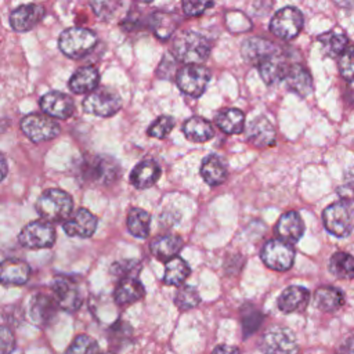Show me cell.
I'll list each match as a JSON object with an SVG mask.
<instances>
[{
  "label": "cell",
  "instance_id": "4316f807",
  "mask_svg": "<svg viewBox=\"0 0 354 354\" xmlns=\"http://www.w3.org/2000/svg\"><path fill=\"white\" fill-rule=\"evenodd\" d=\"M289 90L295 91L300 97H306L313 91V79L307 68L301 65H292L288 68L283 77Z\"/></svg>",
  "mask_w": 354,
  "mask_h": 354
},
{
  "label": "cell",
  "instance_id": "603a6c76",
  "mask_svg": "<svg viewBox=\"0 0 354 354\" xmlns=\"http://www.w3.org/2000/svg\"><path fill=\"white\" fill-rule=\"evenodd\" d=\"M145 293V289L142 283L136 278V275L122 277L118 286L115 288L113 299L120 306L131 304L137 300H140Z\"/></svg>",
  "mask_w": 354,
  "mask_h": 354
},
{
  "label": "cell",
  "instance_id": "5b68a950",
  "mask_svg": "<svg viewBox=\"0 0 354 354\" xmlns=\"http://www.w3.org/2000/svg\"><path fill=\"white\" fill-rule=\"evenodd\" d=\"M95 43L97 36L91 30L79 26L64 30L58 40L59 50L73 59L87 55L95 47Z\"/></svg>",
  "mask_w": 354,
  "mask_h": 354
},
{
  "label": "cell",
  "instance_id": "7dc6e473",
  "mask_svg": "<svg viewBox=\"0 0 354 354\" xmlns=\"http://www.w3.org/2000/svg\"><path fill=\"white\" fill-rule=\"evenodd\" d=\"M212 354H239V350L235 346L228 344H220L217 346Z\"/></svg>",
  "mask_w": 354,
  "mask_h": 354
},
{
  "label": "cell",
  "instance_id": "2e32d148",
  "mask_svg": "<svg viewBox=\"0 0 354 354\" xmlns=\"http://www.w3.org/2000/svg\"><path fill=\"white\" fill-rule=\"evenodd\" d=\"M97 217L87 209H77L72 217H68L64 223V231L69 236L88 238L97 228Z\"/></svg>",
  "mask_w": 354,
  "mask_h": 354
},
{
  "label": "cell",
  "instance_id": "52a82bcc",
  "mask_svg": "<svg viewBox=\"0 0 354 354\" xmlns=\"http://www.w3.org/2000/svg\"><path fill=\"white\" fill-rule=\"evenodd\" d=\"M122 106L120 95L112 88H95L83 101V109L94 116L108 118L115 115Z\"/></svg>",
  "mask_w": 354,
  "mask_h": 354
},
{
  "label": "cell",
  "instance_id": "f907efd6",
  "mask_svg": "<svg viewBox=\"0 0 354 354\" xmlns=\"http://www.w3.org/2000/svg\"><path fill=\"white\" fill-rule=\"evenodd\" d=\"M140 1H142V3H151V1H153V0H140Z\"/></svg>",
  "mask_w": 354,
  "mask_h": 354
},
{
  "label": "cell",
  "instance_id": "d6986e66",
  "mask_svg": "<svg viewBox=\"0 0 354 354\" xmlns=\"http://www.w3.org/2000/svg\"><path fill=\"white\" fill-rule=\"evenodd\" d=\"M310 300V292L304 286L292 285L282 290V293L278 296V308L282 313H297L306 308Z\"/></svg>",
  "mask_w": 354,
  "mask_h": 354
},
{
  "label": "cell",
  "instance_id": "30bf717a",
  "mask_svg": "<svg viewBox=\"0 0 354 354\" xmlns=\"http://www.w3.org/2000/svg\"><path fill=\"white\" fill-rule=\"evenodd\" d=\"M21 129L24 134L33 142H41L55 138L61 127L59 124L48 115L30 113L21 120Z\"/></svg>",
  "mask_w": 354,
  "mask_h": 354
},
{
  "label": "cell",
  "instance_id": "83f0119b",
  "mask_svg": "<svg viewBox=\"0 0 354 354\" xmlns=\"http://www.w3.org/2000/svg\"><path fill=\"white\" fill-rule=\"evenodd\" d=\"M318 41L321 43L322 53L330 58H339L340 54L350 46L346 33L337 28L319 35Z\"/></svg>",
  "mask_w": 354,
  "mask_h": 354
},
{
  "label": "cell",
  "instance_id": "4dcf8cb0",
  "mask_svg": "<svg viewBox=\"0 0 354 354\" xmlns=\"http://www.w3.org/2000/svg\"><path fill=\"white\" fill-rule=\"evenodd\" d=\"M344 304V295L340 289L333 286H321L315 290L314 306L324 311L330 313L340 308Z\"/></svg>",
  "mask_w": 354,
  "mask_h": 354
},
{
  "label": "cell",
  "instance_id": "681fc988",
  "mask_svg": "<svg viewBox=\"0 0 354 354\" xmlns=\"http://www.w3.org/2000/svg\"><path fill=\"white\" fill-rule=\"evenodd\" d=\"M7 170H8V167H7V162H6V158L0 153V181L6 177V174H7Z\"/></svg>",
  "mask_w": 354,
  "mask_h": 354
},
{
  "label": "cell",
  "instance_id": "bcb514c9",
  "mask_svg": "<svg viewBox=\"0 0 354 354\" xmlns=\"http://www.w3.org/2000/svg\"><path fill=\"white\" fill-rule=\"evenodd\" d=\"M337 192L340 194L342 199L354 201V170L346 174L344 181H343V184L339 187Z\"/></svg>",
  "mask_w": 354,
  "mask_h": 354
},
{
  "label": "cell",
  "instance_id": "8fae6325",
  "mask_svg": "<svg viewBox=\"0 0 354 354\" xmlns=\"http://www.w3.org/2000/svg\"><path fill=\"white\" fill-rule=\"evenodd\" d=\"M19 242L29 249L50 248L55 242V230L51 223L44 218L30 221L19 232Z\"/></svg>",
  "mask_w": 354,
  "mask_h": 354
},
{
  "label": "cell",
  "instance_id": "60d3db41",
  "mask_svg": "<svg viewBox=\"0 0 354 354\" xmlns=\"http://www.w3.org/2000/svg\"><path fill=\"white\" fill-rule=\"evenodd\" d=\"M339 71L346 80H354V46H348L340 54Z\"/></svg>",
  "mask_w": 354,
  "mask_h": 354
},
{
  "label": "cell",
  "instance_id": "484cf974",
  "mask_svg": "<svg viewBox=\"0 0 354 354\" xmlns=\"http://www.w3.org/2000/svg\"><path fill=\"white\" fill-rule=\"evenodd\" d=\"M181 248H183V238L176 234L158 235L151 242L152 254L162 261H167L174 256H177Z\"/></svg>",
  "mask_w": 354,
  "mask_h": 354
},
{
  "label": "cell",
  "instance_id": "74e56055",
  "mask_svg": "<svg viewBox=\"0 0 354 354\" xmlns=\"http://www.w3.org/2000/svg\"><path fill=\"white\" fill-rule=\"evenodd\" d=\"M199 301H201V296H199L198 290L189 285L181 286L176 292V296H174V303L181 311H187V310L196 307L199 304Z\"/></svg>",
  "mask_w": 354,
  "mask_h": 354
},
{
  "label": "cell",
  "instance_id": "6da1fadb",
  "mask_svg": "<svg viewBox=\"0 0 354 354\" xmlns=\"http://www.w3.org/2000/svg\"><path fill=\"white\" fill-rule=\"evenodd\" d=\"M171 53L185 65H201L210 54V41L198 32L185 30L174 37Z\"/></svg>",
  "mask_w": 354,
  "mask_h": 354
},
{
  "label": "cell",
  "instance_id": "d4e9b609",
  "mask_svg": "<svg viewBox=\"0 0 354 354\" xmlns=\"http://www.w3.org/2000/svg\"><path fill=\"white\" fill-rule=\"evenodd\" d=\"M248 140L256 147H270L275 141V130L264 116H257L248 126Z\"/></svg>",
  "mask_w": 354,
  "mask_h": 354
},
{
  "label": "cell",
  "instance_id": "f6af8a7d",
  "mask_svg": "<svg viewBox=\"0 0 354 354\" xmlns=\"http://www.w3.org/2000/svg\"><path fill=\"white\" fill-rule=\"evenodd\" d=\"M140 270V264L134 260H124L120 263H116L112 267V272L122 275V277H129V275H136L137 271Z\"/></svg>",
  "mask_w": 354,
  "mask_h": 354
},
{
  "label": "cell",
  "instance_id": "d590c367",
  "mask_svg": "<svg viewBox=\"0 0 354 354\" xmlns=\"http://www.w3.org/2000/svg\"><path fill=\"white\" fill-rule=\"evenodd\" d=\"M149 225H151V216L148 212L140 207L130 209L127 214V230L136 238L144 239L149 235Z\"/></svg>",
  "mask_w": 354,
  "mask_h": 354
},
{
  "label": "cell",
  "instance_id": "ac0fdd59",
  "mask_svg": "<svg viewBox=\"0 0 354 354\" xmlns=\"http://www.w3.org/2000/svg\"><path fill=\"white\" fill-rule=\"evenodd\" d=\"M241 51H242V57L246 62L257 66L266 57L275 53L277 48H275L274 43H271L270 40H267L264 37L250 36L243 40Z\"/></svg>",
  "mask_w": 354,
  "mask_h": 354
},
{
  "label": "cell",
  "instance_id": "ab89813d",
  "mask_svg": "<svg viewBox=\"0 0 354 354\" xmlns=\"http://www.w3.org/2000/svg\"><path fill=\"white\" fill-rule=\"evenodd\" d=\"M174 119L171 116L163 115L159 116L149 127H148V136L153 138H165L173 129Z\"/></svg>",
  "mask_w": 354,
  "mask_h": 354
},
{
  "label": "cell",
  "instance_id": "7bdbcfd3",
  "mask_svg": "<svg viewBox=\"0 0 354 354\" xmlns=\"http://www.w3.org/2000/svg\"><path fill=\"white\" fill-rule=\"evenodd\" d=\"M177 59L174 58V55H169L166 54L163 57V59L160 61L159 66H158V71H156V75L160 77V79H170L173 76V73L176 72V64Z\"/></svg>",
  "mask_w": 354,
  "mask_h": 354
},
{
  "label": "cell",
  "instance_id": "4fadbf2b",
  "mask_svg": "<svg viewBox=\"0 0 354 354\" xmlns=\"http://www.w3.org/2000/svg\"><path fill=\"white\" fill-rule=\"evenodd\" d=\"M51 289L58 307L66 311H76L80 307L83 301V293L77 281L71 279L69 277H58L54 279Z\"/></svg>",
  "mask_w": 354,
  "mask_h": 354
},
{
  "label": "cell",
  "instance_id": "f1b7e54d",
  "mask_svg": "<svg viewBox=\"0 0 354 354\" xmlns=\"http://www.w3.org/2000/svg\"><path fill=\"white\" fill-rule=\"evenodd\" d=\"M98 82L100 75L94 66H82L72 75L69 80V88L76 94L91 93L98 86Z\"/></svg>",
  "mask_w": 354,
  "mask_h": 354
},
{
  "label": "cell",
  "instance_id": "1f68e13d",
  "mask_svg": "<svg viewBox=\"0 0 354 354\" xmlns=\"http://www.w3.org/2000/svg\"><path fill=\"white\" fill-rule=\"evenodd\" d=\"M216 124L227 134H239L245 127V115L241 109L225 108L216 115Z\"/></svg>",
  "mask_w": 354,
  "mask_h": 354
},
{
  "label": "cell",
  "instance_id": "f546056e",
  "mask_svg": "<svg viewBox=\"0 0 354 354\" xmlns=\"http://www.w3.org/2000/svg\"><path fill=\"white\" fill-rule=\"evenodd\" d=\"M183 133L189 141L194 142H205L214 136L212 123L201 116H192L187 119L183 126Z\"/></svg>",
  "mask_w": 354,
  "mask_h": 354
},
{
  "label": "cell",
  "instance_id": "5bb4252c",
  "mask_svg": "<svg viewBox=\"0 0 354 354\" xmlns=\"http://www.w3.org/2000/svg\"><path fill=\"white\" fill-rule=\"evenodd\" d=\"M57 308L58 304L55 303L54 297L39 293L35 295L28 304V317L35 325L44 328L54 321L57 315Z\"/></svg>",
  "mask_w": 354,
  "mask_h": 354
},
{
  "label": "cell",
  "instance_id": "9c48e42d",
  "mask_svg": "<svg viewBox=\"0 0 354 354\" xmlns=\"http://www.w3.org/2000/svg\"><path fill=\"white\" fill-rule=\"evenodd\" d=\"M210 80V72L201 65H185L176 73L178 88L189 97H201Z\"/></svg>",
  "mask_w": 354,
  "mask_h": 354
},
{
  "label": "cell",
  "instance_id": "3957f363",
  "mask_svg": "<svg viewBox=\"0 0 354 354\" xmlns=\"http://www.w3.org/2000/svg\"><path fill=\"white\" fill-rule=\"evenodd\" d=\"M73 209L71 195L58 188L46 189L36 202V210L47 221L66 220Z\"/></svg>",
  "mask_w": 354,
  "mask_h": 354
},
{
  "label": "cell",
  "instance_id": "c3c4849f",
  "mask_svg": "<svg viewBox=\"0 0 354 354\" xmlns=\"http://www.w3.org/2000/svg\"><path fill=\"white\" fill-rule=\"evenodd\" d=\"M342 354H354V337H348L342 346Z\"/></svg>",
  "mask_w": 354,
  "mask_h": 354
},
{
  "label": "cell",
  "instance_id": "7a4b0ae2",
  "mask_svg": "<svg viewBox=\"0 0 354 354\" xmlns=\"http://www.w3.org/2000/svg\"><path fill=\"white\" fill-rule=\"evenodd\" d=\"M79 176L88 184H111L119 176V165L108 155L88 156L80 163Z\"/></svg>",
  "mask_w": 354,
  "mask_h": 354
},
{
  "label": "cell",
  "instance_id": "7c38bea8",
  "mask_svg": "<svg viewBox=\"0 0 354 354\" xmlns=\"http://www.w3.org/2000/svg\"><path fill=\"white\" fill-rule=\"evenodd\" d=\"M261 260L275 271H288L295 261V250L282 239H271L261 249Z\"/></svg>",
  "mask_w": 354,
  "mask_h": 354
},
{
  "label": "cell",
  "instance_id": "836d02e7",
  "mask_svg": "<svg viewBox=\"0 0 354 354\" xmlns=\"http://www.w3.org/2000/svg\"><path fill=\"white\" fill-rule=\"evenodd\" d=\"M178 22L180 19L176 14L163 12V11H156L149 18L151 29L162 40L169 39L174 33L176 28L178 26Z\"/></svg>",
  "mask_w": 354,
  "mask_h": 354
},
{
  "label": "cell",
  "instance_id": "44dd1931",
  "mask_svg": "<svg viewBox=\"0 0 354 354\" xmlns=\"http://www.w3.org/2000/svg\"><path fill=\"white\" fill-rule=\"evenodd\" d=\"M277 234L288 243L297 242L304 234V223L297 212L283 213L277 223Z\"/></svg>",
  "mask_w": 354,
  "mask_h": 354
},
{
  "label": "cell",
  "instance_id": "ee69618b",
  "mask_svg": "<svg viewBox=\"0 0 354 354\" xmlns=\"http://www.w3.org/2000/svg\"><path fill=\"white\" fill-rule=\"evenodd\" d=\"M15 347V337L11 329L0 326V354H11Z\"/></svg>",
  "mask_w": 354,
  "mask_h": 354
},
{
  "label": "cell",
  "instance_id": "7402d4cb",
  "mask_svg": "<svg viewBox=\"0 0 354 354\" xmlns=\"http://www.w3.org/2000/svg\"><path fill=\"white\" fill-rule=\"evenodd\" d=\"M30 275L28 263L19 259H7L0 263V283L24 285Z\"/></svg>",
  "mask_w": 354,
  "mask_h": 354
},
{
  "label": "cell",
  "instance_id": "e575fe53",
  "mask_svg": "<svg viewBox=\"0 0 354 354\" xmlns=\"http://www.w3.org/2000/svg\"><path fill=\"white\" fill-rule=\"evenodd\" d=\"M189 272H191V270H189V266L187 264V261L178 256H174L173 259L166 261L163 282L166 285L178 286L188 278Z\"/></svg>",
  "mask_w": 354,
  "mask_h": 354
},
{
  "label": "cell",
  "instance_id": "ffe728a7",
  "mask_svg": "<svg viewBox=\"0 0 354 354\" xmlns=\"http://www.w3.org/2000/svg\"><path fill=\"white\" fill-rule=\"evenodd\" d=\"M259 73L260 77L263 79V82L268 86L275 84L278 82H281L288 71V64L285 61V58L282 55L278 54V50L275 53H272L271 55L266 57L259 65Z\"/></svg>",
  "mask_w": 354,
  "mask_h": 354
},
{
  "label": "cell",
  "instance_id": "cb8c5ba5",
  "mask_svg": "<svg viewBox=\"0 0 354 354\" xmlns=\"http://www.w3.org/2000/svg\"><path fill=\"white\" fill-rule=\"evenodd\" d=\"M160 177V167L152 159H145L136 165L130 174L131 184L138 189H145L153 185Z\"/></svg>",
  "mask_w": 354,
  "mask_h": 354
},
{
  "label": "cell",
  "instance_id": "277c9868",
  "mask_svg": "<svg viewBox=\"0 0 354 354\" xmlns=\"http://www.w3.org/2000/svg\"><path fill=\"white\" fill-rule=\"evenodd\" d=\"M354 201L342 199L329 205L322 214L326 231L337 238L347 236L354 227Z\"/></svg>",
  "mask_w": 354,
  "mask_h": 354
},
{
  "label": "cell",
  "instance_id": "8d00e7d4",
  "mask_svg": "<svg viewBox=\"0 0 354 354\" xmlns=\"http://www.w3.org/2000/svg\"><path fill=\"white\" fill-rule=\"evenodd\" d=\"M329 271L339 279L354 278V256L346 252H336L329 260Z\"/></svg>",
  "mask_w": 354,
  "mask_h": 354
},
{
  "label": "cell",
  "instance_id": "b9f144b4",
  "mask_svg": "<svg viewBox=\"0 0 354 354\" xmlns=\"http://www.w3.org/2000/svg\"><path fill=\"white\" fill-rule=\"evenodd\" d=\"M213 4V0H184L183 11L188 17H198L212 8Z\"/></svg>",
  "mask_w": 354,
  "mask_h": 354
},
{
  "label": "cell",
  "instance_id": "f35d334b",
  "mask_svg": "<svg viewBox=\"0 0 354 354\" xmlns=\"http://www.w3.org/2000/svg\"><path fill=\"white\" fill-rule=\"evenodd\" d=\"M65 354H100V348L93 337L79 335L73 339Z\"/></svg>",
  "mask_w": 354,
  "mask_h": 354
},
{
  "label": "cell",
  "instance_id": "9a60e30c",
  "mask_svg": "<svg viewBox=\"0 0 354 354\" xmlns=\"http://www.w3.org/2000/svg\"><path fill=\"white\" fill-rule=\"evenodd\" d=\"M41 111L55 119H68L75 111L73 100L59 91H50L40 98Z\"/></svg>",
  "mask_w": 354,
  "mask_h": 354
},
{
  "label": "cell",
  "instance_id": "8992f818",
  "mask_svg": "<svg viewBox=\"0 0 354 354\" xmlns=\"http://www.w3.org/2000/svg\"><path fill=\"white\" fill-rule=\"evenodd\" d=\"M259 347L264 354H296L297 342L290 329L274 325L261 335Z\"/></svg>",
  "mask_w": 354,
  "mask_h": 354
},
{
  "label": "cell",
  "instance_id": "ba28073f",
  "mask_svg": "<svg viewBox=\"0 0 354 354\" xmlns=\"http://www.w3.org/2000/svg\"><path fill=\"white\" fill-rule=\"evenodd\" d=\"M304 24L303 14L292 6L278 10L270 22V30L279 39L292 40L296 37Z\"/></svg>",
  "mask_w": 354,
  "mask_h": 354
},
{
  "label": "cell",
  "instance_id": "e0dca14e",
  "mask_svg": "<svg viewBox=\"0 0 354 354\" xmlns=\"http://www.w3.org/2000/svg\"><path fill=\"white\" fill-rule=\"evenodd\" d=\"M44 17V8L39 4H24L15 8L10 15V24L17 32H26L36 26Z\"/></svg>",
  "mask_w": 354,
  "mask_h": 354
},
{
  "label": "cell",
  "instance_id": "d6a6232c",
  "mask_svg": "<svg viewBox=\"0 0 354 354\" xmlns=\"http://www.w3.org/2000/svg\"><path fill=\"white\" fill-rule=\"evenodd\" d=\"M201 176L209 185H218L227 178V167L221 158L209 155L201 165Z\"/></svg>",
  "mask_w": 354,
  "mask_h": 354
}]
</instances>
